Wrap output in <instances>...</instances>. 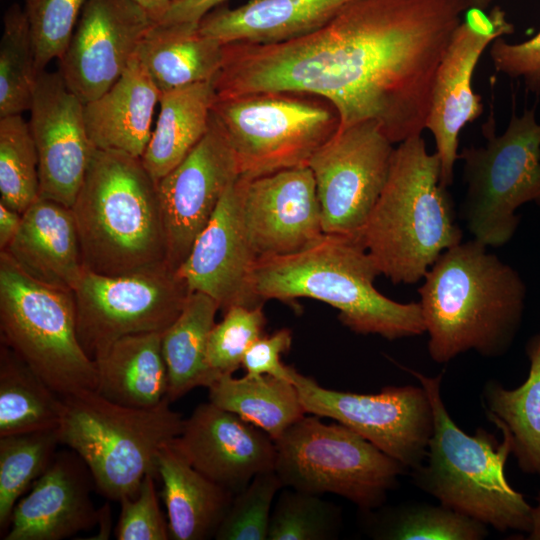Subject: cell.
<instances>
[{
    "instance_id": "obj_1",
    "label": "cell",
    "mask_w": 540,
    "mask_h": 540,
    "mask_svg": "<svg viewBox=\"0 0 540 540\" xmlns=\"http://www.w3.org/2000/svg\"><path fill=\"white\" fill-rule=\"evenodd\" d=\"M469 0H353L319 29L274 44L223 45L218 98H321L339 128L372 121L398 144L426 127L437 69Z\"/></svg>"
},
{
    "instance_id": "obj_2",
    "label": "cell",
    "mask_w": 540,
    "mask_h": 540,
    "mask_svg": "<svg viewBox=\"0 0 540 540\" xmlns=\"http://www.w3.org/2000/svg\"><path fill=\"white\" fill-rule=\"evenodd\" d=\"M419 304L430 358L506 354L521 328L527 288L519 272L476 239L445 250L423 277Z\"/></svg>"
},
{
    "instance_id": "obj_3",
    "label": "cell",
    "mask_w": 540,
    "mask_h": 540,
    "mask_svg": "<svg viewBox=\"0 0 540 540\" xmlns=\"http://www.w3.org/2000/svg\"><path fill=\"white\" fill-rule=\"evenodd\" d=\"M380 272L355 236L325 234L308 248L289 255L259 258L253 282L264 302L299 298L324 302L356 334L388 340L419 336L425 324L419 302L400 303L375 287Z\"/></svg>"
},
{
    "instance_id": "obj_4",
    "label": "cell",
    "mask_w": 540,
    "mask_h": 540,
    "mask_svg": "<svg viewBox=\"0 0 540 540\" xmlns=\"http://www.w3.org/2000/svg\"><path fill=\"white\" fill-rule=\"evenodd\" d=\"M437 154L422 134L394 148L385 186L358 240L380 274L395 284L423 279L438 257L462 241Z\"/></svg>"
},
{
    "instance_id": "obj_5",
    "label": "cell",
    "mask_w": 540,
    "mask_h": 540,
    "mask_svg": "<svg viewBox=\"0 0 540 540\" xmlns=\"http://www.w3.org/2000/svg\"><path fill=\"white\" fill-rule=\"evenodd\" d=\"M71 209L86 270L117 276L167 265L158 183L141 158L95 148Z\"/></svg>"
},
{
    "instance_id": "obj_6",
    "label": "cell",
    "mask_w": 540,
    "mask_h": 540,
    "mask_svg": "<svg viewBox=\"0 0 540 540\" xmlns=\"http://www.w3.org/2000/svg\"><path fill=\"white\" fill-rule=\"evenodd\" d=\"M426 391L433 430L423 462L411 470L413 483L440 504L499 532L528 533L533 506L507 480L511 443L479 427L473 435L452 419L441 393L443 374L425 375L402 367Z\"/></svg>"
},
{
    "instance_id": "obj_7",
    "label": "cell",
    "mask_w": 540,
    "mask_h": 540,
    "mask_svg": "<svg viewBox=\"0 0 540 540\" xmlns=\"http://www.w3.org/2000/svg\"><path fill=\"white\" fill-rule=\"evenodd\" d=\"M166 398L151 408L114 403L93 390L63 397L59 442L87 465L95 488L120 501L134 497L147 474H157L160 450L184 424Z\"/></svg>"
},
{
    "instance_id": "obj_8",
    "label": "cell",
    "mask_w": 540,
    "mask_h": 540,
    "mask_svg": "<svg viewBox=\"0 0 540 540\" xmlns=\"http://www.w3.org/2000/svg\"><path fill=\"white\" fill-rule=\"evenodd\" d=\"M1 341L61 397L96 391L95 362L77 335L73 291L43 284L0 251Z\"/></svg>"
},
{
    "instance_id": "obj_9",
    "label": "cell",
    "mask_w": 540,
    "mask_h": 540,
    "mask_svg": "<svg viewBox=\"0 0 540 540\" xmlns=\"http://www.w3.org/2000/svg\"><path fill=\"white\" fill-rule=\"evenodd\" d=\"M482 134L484 145L459 152L466 184L461 216L473 239L501 247L517 230V209L540 201V123L534 108L521 116L513 109L506 130L497 135L491 105Z\"/></svg>"
},
{
    "instance_id": "obj_10",
    "label": "cell",
    "mask_w": 540,
    "mask_h": 540,
    "mask_svg": "<svg viewBox=\"0 0 540 540\" xmlns=\"http://www.w3.org/2000/svg\"><path fill=\"white\" fill-rule=\"evenodd\" d=\"M274 470L284 488L332 493L363 511L384 505L406 467L341 423L304 415L277 440Z\"/></svg>"
},
{
    "instance_id": "obj_11",
    "label": "cell",
    "mask_w": 540,
    "mask_h": 540,
    "mask_svg": "<svg viewBox=\"0 0 540 540\" xmlns=\"http://www.w3.org/2000/svg\"><path fill=\"white\" fill-rule=\"evenodd\" d=\"M290 92L216 98L212 117L236 157L241 177L305 166L338 130L327 101Z\"/></svg>"
},
{
    "instance_id": "obj_12",
    "label": "cell",
    "mask_w": 540,
    "mask_h": 540,
    "mask_svg": "<svg viewBox=\"0 0 540 540\" xmlns=\"http://www.w3.org/2000/svg\"><path fill=\"white\" fill-rule=\"evenodd\" d=\"M190 293L168 265L117 276L85 269L73 290L79 342L95 361L125 336L163 333Z\"/></svg>"
},
{
    "instance_id": "obj_13",
    "label": "cell",
    "mask_w": 540,
    "mask_h": 540,
    "mask_svg": "<svg viewBox=\"0 0 540 540\" xmlns=\"http://www.w3.org/2000/svg\"><path fill=\"white\" fill-rule=\"evenodd\" d=\"M307 414L327 417L358 433L407 469L419 466L433 430V411L422 386H387L363 394L324 388L290 369Z\"/></svg>"
},
{
    "instance_id": "obj_14",
    "label": "cell",
    "mask_w": 540,
    "mask_h": 540,
    "mask_svg": "<svg viewBox=\"0 0 540 540\" xmlns=\"http://www.w3.org/2000/svg\"><path fill=\"white\" fill-rule=\"evenodd\" d=\"M394 144L372 121L337 132L310 158L325 234H359L388 177Z\"/></svg>"
},
{
    "instance_id": "obj_15",
    "label": "cell",
    "mask_w": 540,
    "mask_h": 540,
    "mask_svg": "<svg viewBox=\"0 0 540 540\" xmlns=\"http://www.w3.org/2000/svg\"><path fill=\"white\" fill-rule=\"evenodd\" d=\"M239 177L234 152L211 116L201 141L158 181L166 263L172 270L184 263L224 193Z\"/></svg>"
},
{
    "instance_id": "obj_16",
    "label": "cell",
    "mask_w": 540,
    "mask_h": 540,
    "mask_svg": "<svg viewBox=\"0 0 540 540\" xmlns=\"http://www.w3.org/2000/svg\"><path fill=\"white\" fill-rule=\"evenodd\" d=\"M155 23L133 0H87L59 61L67 87L85 104L122 75Z\"/></svg>"
},
{
    "instance_id": "obj_17",
    "label": "cell",
    "mask_w": 540,
    "mask_h": 540,
    "mask_svg": "<svg viewBox=\"0 0 540 540\" xmlns=\"http://www.w3.org/2000/svg\"><path fill=\"white\" fill-rule=\"evenodd\" d=\"M242 216L259 258L300 252L324 235L311 169L298 166L238 178Z\"/></svg>"
},
{
    "instance_id": "obj_18",
    "label": "cell",
    "mask_w": 540,
    "mask_h": 540,
    "mask_svg": "<svg viewBox=\"0 0 540 540\" xmlns=\"http://www.w3.org/2000/svg\"><path fill=\"white\" fill-rule=\"evenodd\" d=\"M28 123L39 159V197L71 208L95 148L84 103L59 71L37 74Z\"/></svg>"
},
{
    "instance_id": "obj_19",
    "label": "cell",
    "mask_w": 540,
    "mask_h": 540,
    "mask_svg": "<svg viewBox=\"0 0 540 540\" xmlns=\"http://www.w3.org/2000/svg\"><path fill=\"white\" fill-rule=\"evenodd\" d=\"M258 257L246 232L238 179L224 193L213 216L177 270L190 292L213 298L225 312L234 305H263L254 288Z\"/></svg>"
},
{
    "instance_id": "obj_20",
    "label": "cell",
    "mask_w": 540,
    "mask_h": 540,
    "mask_svg": "<svg viewBox=\"0 0 540 540\" xmlns=\"http://www.w3.org/2000/svg\"><path fill=\"white\" fill-rule=\"evenodd\" d=\"M172 443L196 470L234 494L259 473L275 467L272 437L209 401L184 419Z\"/></svg>"
},
{
    "instance_id": "obj_21",
    "label": "cell",
    "mask_w": 540,
    "mask_h": 540,
    "mask_svg": "<svg viewBox=\"0 0 540 540\" xmlns=\"http://www.w3.org/2000/svg\"><path fill=\"white\" fill-rule=\"evenodd\" d=\"M503 36V31L485 30L463 16L437 69L425 129L433 135L446 187L453 183L459 135L484 109L481 96L472 87L477 63L484 50Z\"/></svg>"
},
{
    "instance_id": "obj_22",
    "label": "cell",
    "mask_w": 540,
    "mask_h": 540,
    "mask_svg": "<svg viewBox=\"0 0 540 540\" xmlns=\"http://www.w3.org/2000/svg\"><path fill=\"white\" fill-rule=\"evenodd\" d=\"M91 472L73 450L56 453L47 470L16 503L4 540H62L99 523Z\"/></svg>"
},
{
    "instance_id": "obj_23",
    "label": "cell",
    "mask_w": 540,
    "mask_h": 540,
    "mask_svg": "<svg viewBox=\"0 0 540 540\" xmlns=\"http://www.w3.org/2000/svg\"><path fill=\"white\" fill-rule=\"evenodd\" d=\"M33 279L73 291L85 268L72 209L39 197L23 213L5 250Z\"/></svg>"
},
{
    "instance_id": "obj_24",
    "label": "cell",
    "mask_w": 540,
    "mask_h": 540,
    "mask_svg": "<svg viewBox=\"0 0 540 540\" xmlns=\"http://www.w3.org/2000/svg\"><path fill=\"white\" fill-rule=\"evenodd\" d=\"M353 0H248L217 7L199 22L202 34L223 45L274 44L309 34Z\"/></svg>"
},
{
    "instance_id": "obj_25",
    "label": "cell",
    "mask_w": 540,
    "mask_h": 540,
    "mask_svg": "<svg viewBox=\"0 0 540 540\" xmlns=\"http://www.w3.org/2000/svg\"><path fill=\"white\" fill-rule=\"evenodd\" d=\"M161 91L135 55L118 80L84 104L86 129L94 148L141 158L152 134Z\"/></svg>"
},
{
    "instance_id": "obj_26",
    "label": "cell",
    "mask_w": 540,
    "mask_h": 540,
    "mask_svg": "<svg viewBox=\"0 0 540 540\" xmlns=\"http://www.w3.org/2000/svg\"><path fill=\"white\" fill-rule=\"evenodd\" d=\"M157 474L170 539L214 538L235 494L196 470L172 442L158 454Z\"/></svg>"
},
{
    "instance_id": "obj_27",
    "label": "cell",
    "mask_w": 540,
    "mask_h": 540,
    "mask_svg": "<svg viewBox=\"0 0 540 540\" xmlns=\"http://www.w3.org/2000/svg\"><path fill=\"white\" fill-rule=\"evenodd\" d=\"M136 55L162 92L212 81L223 59V44L202 34L199 23H153Z\"/></svg>"
},
{
    "instance_id": "obj_28",
    "label": "cell",
    "mask_w": 540,
    "mask_h": 540,
    "mask_svg": "<svg viewBox=\"0 0 540 540\" xmlns=\"http://www.w3.org/2000/svg\"><path fill=\"white\" fill-rule=\"evenodd\" d=\"M162 333L148 332L117 340L94 362L96 392L128 407L151 408L167 398L168 374L161 345Z\"/></svg>"
},
{
    "instance_id": "obj_29",
    "label": "cell",
    "mask_w": 540,
    "mask_h": 540,
    "mask_svg": "<svg viewBox=\"0 0 540 540\" xmlns=\"http://www.w3.org/2000/svg\"><path fill=\"white\" fill-rule=\"evenodd\" d=\"M216 98L212 81L161 93L156 126L141 157L157 183L182 162L207 133Z\"/></svg>"
},
{
    "instance_id": "obj_30",
    "label": "cell",
    "mask_w": 540,
    "mask_h": 540,
    "mask_svg": "<svg viewBox=\"0 0 540 540\" xmlns=\"http://www.w3.org/2000/svg\"><path fill=\"white\" fill-rule=\"evenodd\" d=\"M529 372L525 381L508 389L496 380L481 394L486 418L508 437L522 472L540 477V332L525 345Z\"/></svg>"
},
{
    "instance_id": "obj_31",
    "label": "cell",
    "mask_w": 540,
    "mask_h": 540,
    "mask_svg": "<svg viewBox=\"0 0 540 540\" xmlns=\"http://www.w3.org/2000/svg\"><path fill=\"white\" fill-rule=\"evenodd\" d=\"M218 303L202 292H191L174 322L162 333L168 374L167 399L172 403L197 387H209L215 377L207 363V345Z\"/></svg>"
},
{
    "instance_id": "obj_32",
    "label": "cell",
    "mask_w": 540,
    "mask_h": 540,
    "mask_svg": "<svg viewBox=\"0 0 540 540\" xmlns=\"http://www.w3.org/2000/svg\"><path fill=\"white\" fill-rule=\"evenodd\" d=\"M209 402L257 426L277 440L307 413L294 383L271 375H223L209 387Z\"/></svg>"
},
{
    "instance_id": "obj_33",
    "label": "cell",
    "mask_w": 540,
    "mask_h": 540,
    "mask_svg": "<svg viewBox=\"0 0 540 540\" xmlns=\"http://www.w3.org/2000/svg\"><path fill=\"white\" fill-rule=\"evenodd\" d=\"M63 397L0 342V437L58 428Z\"/></svg>"
},
{
    "instance_id": "obj_34",
    "label": "cell",
    "mask_w": 540,
    "mask_h": 540,
    "mask_svg": "<svg viewBox=\"0 0 540 540\" xmlns=\"http://www.w3.org/2000/svg\"><path fill=\"white\" fill-rule=\"evenodd\" d=\"M366 531L378 540H482L488 526L442 504L407 502L364 511Z\"/></svg>"
},
{
    "instance_id": "obj_35",
    "label": "cell",
    "mask_w": 540,
    "mask_h": 540,
    "mask_svg": "<svg viewBox=\"0 0 540 540\" xmlns=\"http://www.w3.org/2000/svg\"><path fill=\"white\" fill-rule=\"evenodd\" d=\"M60 445L57 429L0 437V533L19 499L47 470Z\"/></svg>"
},
{
    "instance_id": "obj_36",
    "label": "cell",
    "mask_w": 540,
    "mask_h": 540,
    "mask_svg": "<svg viewBox=\"0 0 540 540\" xmlns=\"http://www.w3.org/2000/svg\"><path fill=\"white\" fill-rule=\"evenodd\" d=\"M37 78L30 24L18 4L3 17L0 41V118L30 111Z\"/></svg>"
},
{
    "instance_id": "obj_37",
    "label": "cell",
    "mask_w": 540,
    "mask_h": 540,
    "mask_svg": "<svg viewBox=\"0 0 540 540\" xmlns=\"http://www.w3.org/2000/svg\"><path fill=\"white\" fill-rule=\"evenodd\" d=\"M39 159L22 114L0 118V202L22 214L39 198Z\"/></svg>"
},
{
    "instance_id": "obj_38",
    "label": "cell",
    "mask_w": 540,
    "mask_h": 540,
    "mask_svg": "<svg viewBox=\"0 0 540 540\" xmlns=\"http://www.w3.org/2000/svg\"><path fill=\"white\" fill-rule=\"evenodd\" d=\"M341 527L342 512L334 503L286 487L273 506L268 540H332Z\"/></svg>"
},
{
    "instance_id": "obj_39",
    "label": "cell",
    "mask_w": 540,
    "mask_h": 540,
    "mask_svg": "<svg viewBox=\"0 0 540 540\" xmlns=\"http://www.w3.org/2000/svg\"><path fill=\"white\" fill-rule=\"evenodd\" d=\"M265 326L262 305H234L224 312L222 321L213 326L207 345V363L215 381L242 367L246 351L265 334Z\"/></svg>"
},
{
    "instance_id": "obj_40",
    "label": "cell",
    "mask_w": 540,
    "mask_h": 540,
    "mask_svg": "<svg viewBox=\"0 0 540 540\" xmlns=\"http://www.w3.org/2000/svg\"><path fill=\"white\" fill-rule=\"evenodd\" d=\"M284 488L275 470L259 473L233 497L217 540H268L273 503Z\"/></svg>"
},
{
    "instance_id": "obj_41",
    "label": "cell",
    "mask_w": 540,
    "mask_h": 540,
    "mask_svg": "<svg viewBox=\"0 0 540 540\" xmlns=\"http://www.w3.org/2000/svg\"><path fill=\"white\" fill-rule=\"evenodd\" d=\"M87 0H24L30 24L37 74L60 60L71 40Z\"/></svg>"
},
{
    "instance_id": "obj_42",
    "label": "cell",
    "mask_w": 540,
    "mask_h": 540,
    "mask_svg": "<svg viewBox=\"0 0 540 540\" xmlns=\"http://www.w3.org/2000/svg\"><path fill=\"white\" fill-rule=\"evenodd\" d=\"M155 474H147L134 497L120 500L121 511L115 528L117 540H168V520L159 505Z\"/></svg>"
},
{
    "instance_id": "obj_43",
    "label": "cell",
    "mask_w": 540,
    "mask_h": 540,
    "mask_svg": "<svg viewBox=\"0 0 540 540\" xmlns=\"http://www.w3.org/2000/svg\"><path fill=\"white\" fill-rule=\"evenodd\" d=\"M490 58L497 72L522 79L527 90L540 97V31L522 43L495 39L490 44Z\"/></svg>"
},
{
    "instance_id": "obj_44",
    "label": "cell",
    "mask_w": 540,
    "mask_h": 540,
    "mask_svg": "<svg viewBox=\"0 0 540 540\" xmlns=\"http://www.w3.org/2000/svg\"><path fill=\"white\" fill-rule=\"evenodd\" d=\"M292 345V332L282 328L269 335H262L246 351L242 368L249 376L271 375L289 379L291 366L281 361Z\"/></svg>"
},
{
    "instance_id": "obj_45",
    "label": "cell",
    "mask_w": 540,
    "mask_h": 540,
    "mask_svg": "<svg viewBox=\"0 0 540 540\" xmlns=\"http://www.w3.org/2000/svg\"><path fill=\"white\" fill-rule=\"evenodd\" d=\"M227 0L172 1L163 18L157 23H199L209 12Z\"/></svg>"
},
{
    "instance_id": "obj_46",
    "label": "cell",
    "mask_w": 540,
    "mask_h": 540,
    "mask_svg": "<svg viewBox=\"0 0 540 540\" xmlns=\"http://www.w3.org/2000/svg\"><path fill=\"white\" fill-rule=\"evenodd\" d=\"M22 214L0 202V251H5L15 237Z\"/></svg>"
},
{
    "instance_id": "obj_47",
    "label": "cell",
    "mask_w": 540,
    "mask_h": 540,
    "mask_svg": "<svg viewBox=\"0 0 540 540\" xmlns=\"http://www.w3.org/2000/svg\"><path fill=\"white\" fill-rule=\"evenodd\" d=\"M140 7H142L149 17L155 22H159L168 8L170 7L172 0H133Z\"/></svg>"
},
{
    "instance_id": "obj_48",
    "label": "cell",
    "mask_w": 540,
    "mask_h": 540,
    "mask_svg": "<svg viewBox=\"0 0 540 540\" xmlns=\"http://www.w3.org/2000/svg\"><path fill=\"white\" fill-rule=\"evenodd\" d=\"M537 504L533 506L532 525L529 530V540H540V492L536 498Z\"/></svg>"
},
{
    "instance_id": "obj_49",
    "label": "cell",
    "mask_w": 540,
    "mask_h": 540,
    "mask_svg": "<svg viewBox=\"0 0 540 540\" xmlns=\"http://www.w3.org/2000/svg\"><path fill=\"white\" fill-rule=\"evenodd\" d=\"M471 7L485 11L494 0H469Z\"/></svg>"
},
{
    "instance_id": "obj_50",
    "label": "cell",
    "mask_w": 540,
    "mask_h": 540,
    "mask_svg": "<svg viewBox=\"0 0 540 540\" xmlns=\"http://www.w3.org/2000/svg\"><path fill=\"white\" fill-rule=\"evenodd\" d=\"M172 1H176V0H172Z\"/></svg>"
}]
</instances>
